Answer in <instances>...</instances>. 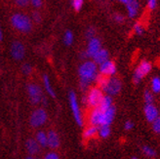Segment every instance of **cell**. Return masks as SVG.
Listing matches in <instances>:
<instances>
[{
    "label": "cell",
    "instance_id": "6da1fadb",
    "mask_svg": "<svg viewBox=\"0 0 160 159\" xmlns=\"http://www.w3.org/2000/svg\"><path fill=\"white\" fill-rule=\"evenodd\" d=\"M78 73L80 77V87L81 89H86L87 86L91 82L95 81L98 76L97 73V65L94 62H85L80 66L78 69Z\"/></svg>",
    "mask_w": 160,
    "mask_h": 159
},
{
    "label": "cell",
    "instance_id": "7a4b0ae2",
    "mask_svg": "<svg viewBox=\"0 0 160 159\" xmlns=\"http://www.w3.org/2000/svg\"><path fill=\"white\" fill-rule=\"evenodd\" d=\"M12 26L21 32H29L32 27L31 21L27 15L22 13H16L11 17Z\"/></svg>",
    "mask_w": 160,
    "mask_h": 159
},
{
    "label": "cell",
    "instance_id": "3957f363",
    "mask_svg": "<svg viewBox=\"0 0 160 159\" xmlns=\"http://www.w3.org/2000/svg\"><path fill=\"white\" fill-rule=\"evenodd\" d=\"M151 68H152V66L148 61H142L141 62V63L138 66V67L135 69V72L133 75V81L135 84H139L142 78L147 76L150 71Z\"/></svg>",
    "mask_w": 160,
    "mask_h": 159
},
{
    "label": "cell",
    "instance_id": "277c9868",
    "mask_svg": "<svg viewBox=\"0 0 160 159\" xmlns=\"http://www.w3.org/2000/svg\"><path fill=\"white\" fill-rule=\"evenodd\" d=\"M103 98V93L102 91L99 88V87H94L91 88L88 92V95L86 97L87 104L89 107L95 108L98 107L101 104V102Z\"/></svg>",
    "mask_w": 160,
    "mask_h": 159
},
{
    "label": "cell",
    "instance_id": "5b68a950",
    "mask_svg": "<svg viewBox=\"0 0 160 159\" xmlns=\"http://www.w3.org/2000/svg\"><path fill=\"white\" fill-rule=\"evenodd\" d=\"M121 88H122V84L120 79L116 77H109L108 83L102 91L108 93V96H115V95L119 94V92L121 91Z\"/></svg>",
    "mask_w": 160,
    "mask_h": 159
},
{
    "label": "cell",
    "instance_id": "8992f818",
    "mask_svg": "<svg viewBox=\"0 0 160 159\" xmlns=\"http://www.w3.org/2000/svg\"><path fill=\"white\" fill-rule=\"evenodd\" d=\"M47 121V112L43 108L35 109L30 115L29 123L32 127H40Z\"/></svg>",
    "mask_w": 160,
    "mask_h": 159
},
{
    "label": "cell",
    "instance_id": "52a82bcc",
    "mask_svg": "<svg viewBox=\"0 0 160 159\" xmlns=\"http://www.w3.org/2000/svg\"><path fill=\"white\" fill-rule=\"evenodd\" d=\"M28 93L29 101L32 105H37L39 102H41V101L43 100L41 88L36 84H29L28 86Z\"/></svg>",
    "mask_w": 160,
    "mask_h": 159
},
{
    "label": "cell",
    "instance_id": "ba28073f",
    "mask_svg": "<svg viewBox=\"0 0 160 159\" xmlns=\"http://www.w3.org/2000/svg\"><path fill=\"white\" fill-rule=\"evenodd\" d=\"M69 104H70L71 110H72L73 116L75 118L77 124L79 126H82L83 125V120H82L81 112H80V109H79V105L77 102L76 95H75L74 92H70L69 93Z\"/></svg>",
    "mask_w": 160,
    "mask_h": 159
},
{
    "label": "cell",
    "instance_id": "9c48e42d",
    "mask_svg": "<svg viewBox=\"0 0 160 159\" xmlns=\"http://www.w3.org/2000/svg\"><path fill=\"white\" fill-rule=\"evenodd\" d=\"M99 71L101 75L107 76V77H110L116 73V66L115 63L112 61H107L102 65H100V68Z\"/></svg>",
    "mask_w": 160,
    "mask_h": 159
},
{
    "label": "cell",
    "instance_id": "30bf717a",
    "mask_svg": "<svg viewBox=\"0 0 160 159\" xmlns=\"http://www.w3.org/2000/svg\"><path fill=\"white\" fill-rule=\"evenodd\" d=\"M103 112L105 111L101 110L99 107H95L91 111L89 116V122L91 126H102L103 124Z\"/></svg>",
    "mask_w": 160,
    "mask_h": 159
},
{
    "label": "cell",
    "instance_id": "8fae6325",
    "mask_svg": "<svg viewBox=\"0 0 160 159\" xmlns=\"http://www.w3.org/2000/svg\"><path fill=\"white\" fill-rule=\"evenodd\" d=\"M11 55L15 60H22L26 55V48L23 44L20 41L13 42V44L11 45Z\"/></svg>",
    "mask_w": 160,
    "mask_h": 159
},
{
    "label": "cell",
    "instance_id": "7c38bea8",
    "mask_svg": "<svg viewBox=\"0 0 160 159\" xmlns=\"http://www.w3.org/2000/svg\"><path fill=\"white\" fill-rule=\"evenodd\" d=\"M101 41L99 40L98 38H92L89 40V43H88V46H87V50L85 52L86 56L89 58H93L94 55L99 52L101 50Z\"/></svg>",
    "mask_w": 160,
    "mask_h": 159
},
{
    "label": "cell",
    "instance_id": "4fadbf2b",
    "mask_svg": "<svg viewBox=\"0 0 160 159\" xmlns=\"http://www.w3.org/2000/svg\"><path fill=\"white\" fill-rule=\"evenodd\" d=\"M143 113H145V117H146L147 120L150 123H152L159 116V110L153 104L152 105H146L145 108H143Z\"/></svg>",
    "mask_w": 160,
    "mask_h": 159
},
{
    "label": "cell",
    "instance_id": "5bb4252c",
    "mask_svg": "<svg viewBox=\"0 0 160 159\" xmlns=\"http://www.w3.org/2000/svg\"><path fill=\"white\" fill-rule=\"evenodd\" d=\"M47 146L52 149H56L60 147V138L55 131L51 130L47 134Z\"/></svg>",
    "mask_w": 160,
    "mask_h": 159
},
{
    "label": "cell",
    "instance_id": "9a60e30c",
    "mask_svg": "<svg viewBox=\"0 0 160 159\" xmlns=\"http://www.w3.org/2000/svg\"><path fill=\"white\" fill-rule=\"evenodd\" d=\"M127 7V12L128 16L130 18H135L138 15L139 9H140V4L137 0H130L129 2L126 4Z\"/></svg>",
    "mask_w": 160,
    "mask_h": 159
},
{
    "label": "cell",
    "instance_id": "2e32d148",
    "mask_svg": "<svg viewBox=\"0 0 160 159\" xmlns=\"http://www.w3.org/2000/svg\"><path fill=\"white\" fill-rule=\"evenodd\" d=\"M26 147L30 155H35L40 152V146L34 139H28L26 142Z\"/></svg>",
    "mask_w": 160,
    "mask_h": 159
},
{
    "label": "cell",
    "instance_id": "e0dca14e",
    "mask_svg": "<svg viewBox=\"0 0 160 159\" xmlns=\"http://www.w3.org/2000/svg\"><path fill=\"white\" fill-rule=\"evenodd\" d=\"M108 52L106 50V49H101L99 52H97L93 57V60H94V62L96 65H102L105 62L108 61Z\"/></svg>",
    "mask_w": 160,
    "mask_h": 159
},
{
    "label": "cell",
    "instance_id": "ac0fdd59",
    "mask_svg": "<svg viewBox=\"0 0 160 159\" xmlns=\"http://www.w3.org/2000/svg\"><path fill=\"white\" fill-rule=\"evenodd\" d=\"M114 116H115V107L112 106L103 112V124L102 125L110 126V124L112 123L114 119Z\"/></svg>",
    "mask_w": 160,
    "mask_h": 159
},
{
    "label": "cell",
    "instance_id": "d6986e66",
    "mask_svg": "<svg viewBox=\"0 0 160 159\" xmlns=\"http://www.w3.org/2000/svg\"><path fill=\"white\" fill-rule=\"evenodd\" d=\"M99 133V127L96 126H89L88 128H86L83 132V139L85 141L91 140L97 136V134Z\"/></svg>",
    "mask_w": 160,
    "mask_h": 159
},
{
    "label": "cell",
    "instance_id": "ffe728a7",
    "mask_svg": "<svg viewBox=\"0 0 160 159\" xmlns=\"http://www.w3.org/2000/svg\"><path fill=\"white\" fill-rule=\"evenodd\" d=\"M111 107H112V99H111V97L110 96H103L101 104L98 107L102 111H106L107 109H108Z\"/></svg>",
    "mask_w": 160,
    "mask_h": 159
},
{
    "label": "cell",
    "instance_id": "44dd1931",
    "mask_svg": "<svg viewBox=\"0 0 160 159\" xmlns=\"http://www.w3.org/2000/svg\"><path fill=\"white\" fill-rule=\"evenodd\" d=\"M150 88L151 92L154 94H160V77L155 76L151 79L150 82Z\"/></svg>",
    "mask_w": 160,
    "mask_h": 159
},
{
    "label": "cell",
    "instance_id": "7402d4cb",
    "mask_svg": "<svg viewBox=\"0 0 160 159\" xmlns=\"http://www.w3.org/2000/svg\"><path fill=\"white\" fill-rule=\"evenodd\" d=\"M36 142H38V145L42 147H47V134L39 131L36 134Z\"/></svg>",
    "mask_w": 160,
    "mask_h": 159
},
{
    "label": "cell",
    "instance_id": "603a6c76",
    "mask_svg": "<svg viewBox=\"0 0 160 159\" xmlns=\"http://www.w3.org/2000/svg\"><path fill=\"white\" fill-rule=\"evenodd\" d=\"M43 81H44L45 89H46V91L48 92V94H49L52 98H56V93H55L54 89L52 88V86H51V83H50V80H49V77H48L47 75H44V76H43Z\"/></svg>",
    "mask_w": 160,
    "mask_h": 159
},
{
    "label": "cell",
    "instance_id": "cb8c5ba5",
    "mask_svg": "<svg viewBox=\"0 0 160 159\" xmlns=\"http://www.w3.org/2000/svg\"><path fill=\"white\" fill-rule=\"evenodd\" d=\"M143 101H145V104L146 105H152L154 102V97H153V93L147 90L143 93Z\"/></svg>",
    "mask_w": 160,
    "mask_h": 159
},
{
    "label": "cell",
    "instance_id": "d4e9b609",
    "mask_svg": "<svg viewBox=\"0 0 160 159\" xmlns=\"http://www.w3.org/2000/svg\"><path fill=\"white\" fill-rule=\"evenodd\" d=\"M99 136L102 139H106L108 138L109 135H110V128L109 126H107V125H102V126H100L99 128Z\"/></svg>",
    "mask_w": 160,
    "mask_h": 159
},
{
    "label": "cell",
    "instance_id": "484cf974",
    "mask_svg": "<svg viewBox=\"0 0 160 159\" xmlns=\"http://www.w3.org/2000/svg\"><path fill=\"white\" fill-rule=\"evenodd\" d=\"M142 153L145 154L147 157H149V158H153L156 156V152L152 147H150L148 146L142 147Z\"/></svg>",
    "mask_w": 160,
    "mask_h": 159
},
{
    "label": "cell",
    "instance_id": "4316f807",
    "mask_svg": "<svg viewBox=\"0 0 160 159\" xmlns=\"http://www.w3.org/2000/svg\"><path fill=\"white\" fill-rule=\"evenodd\" d=\"M72 42H73V33L70 30L66 31L65 35H63V43L67 46H69L72 44Z\"/></svg>",
    "mask_w": 160,
    "mask_h": 159
},
{
    "label": "cell",
    "instance_id": "83f0119b",
    "mask_svg": "<svg viewBox=\"0 0 160 159\" xmlns=\"http://www.w3.org/2000/svg\"><path fill=\"white\" fill-rule=\"evenodd\" d=\"M83 3L84 0H71V5H72V8L76 12H79L82 9Z\"/></svg>",
    "mask_w": 160,
    "mask_h": 159
},
{
    "label": "cell",
    "instance_id": "f1b7e54d",
    "mask_svg": "<svg viewBox=\"0 0 160 159\" xmlns=\"http://www.w3.org/2000/svg\"><path fill=\"white\" fill-rule=\"evenodd\" d=\"M151 127H152V130L154 133L160 135V115L155 119L152 123H151Z\"/></svg>",
    "mask_w": 160,
    "mask_h": 159
},
{
    "label": "cell",
    "instance_id": "f546056e",
    "mask_svg": "<svg viewBox=\"0 0 160 159\" xmlns=\"http://www.w3.org/2000/svg\"><path fill=\"white\" fill-rule=\"evenodd\" d=\"M22 71L23 74L29 75L31 73V71H32V67H31V66L28 65V63H25V65L22 67Z\"/></svg>",
    "mask_w": 160,
    "mask_h": 159
},
{
    "label": "cell",
    "instance_id": "4dcf8cb0",
    "mask_svg": "<svg viewBox=\"0 0 160 159\" xmlns=\"http://www.w3.org/2000/svg\"><path fill=\"white\" fill-rule=\"evenodd\" d=\"M134 31H135V33L138 34V35H142L143 33V27L141 23H139V22L136 23V25L134 26Z\"/></svg>",
    "mask_w": 160,
    "mask_h": 159
},
{
    "label": "cell",
    "instance_id": "1f68e13d",
    "mask_svg": "<svg viewBox=\"0 0 160 159\" xmlns=\"http://www.w3.org/2000/svg\"><path fill=\"white\" fill-rule=\"evenodd\" d=\"M86 38H88L90 40V39L94 38L95 37V29L93 27H89L87 30H86V34H85Z\"/></svg>",
    "mask_w": 160,
    "mask_h": 159
},
{
    "label": "cell",
    "instance_id": "d6a6232c",
    "mask_svg": "<svg viewBox=\"0 0 160 159\" xmlns=\"http://www.w3.org/2000/svg\"><path fill=\"white\" fill-rule=\"evenodd\" d=\"M44 159H60V158H59V155L56 152H49L45 155Z\"/></svg>",
    "mask_w": 160,
    "mask_h": 159
},
{
    "label": "cell",
    "instance_id": "836d02e7",
    "mask_svg": "<svg viewBox=\"0 0 160 159\" xmlns=\"http://www.w3.org/2000/svg\"><path fill=\"white\" fill-rule=\"evenodd\" d=\"M133 127H134V124H133V122L130 121V120L126 121L125 124H124V128H125L126 131H130V130H132V129H133Z\"/></svg>",
    "mask_w": 160,
    "mask_h": 159
},
{
    "label": "cell",
    "instance_id": "e575fe53",
    "mask_svg": "<svg viewBox=\"0 0 160 159\" xmlns=\"http://www.w3.org/2000/svg\"><path fill=\"white\" fill-rule=\"evenodd\" d=\"M30 3L35 8H39L42 6V0H30Z\"/></svg>",
    "mask_w": 160,
    "mask_h": 159
},
{
    "label": "cell",
    "instance_id": "d590c367",
    "mask_svg": "<svg viewBox=\"0 0 160 159\" xmlns=\"http://www.w3.org/2000/svg\"><path fill=\"white\" fill-rule=\"evenodd\" d=\"M114 21H115L116 22L121 23V22H123V21H124V17H123L122 15H120V14H116V15H114Z\"/></svg>",
    "mask_w": 160,
    "mask_h": 159
},
{
    "label": "cell",
    "instance_id": "8d00e7d4",
    "mask_svg": "<svg viewBox=\"0 0 160 159\" xmlns=\"http://www.w3.org/2000/svg\"><path fill=\"white\" fill-rule=\"evenodd\" d=\"M15 2L17 5L21 6V7H23V6H27L28 3V0H15Z\"/></svg>",
    "mask_w": 160,
    "mask_h": 159
},
{
    "label": "cell",
    "instance_id": "74e56055",
    "mask_svg": "<svg viewBox=\"0 0 160 159\" xmlns=\"http://www.w3.org/2000/svg\"><path fill=\"white\" fill-rule=\"evenodd\" d=\"M156 4H157V0H148V7L149 9H154L156 7Z\"/></svg>",
    "mask_w": 160,
    "mask_h": 159
},
{
    "label": "cell",
    "instance_id": "f35d334b",
    "mask_svg": "<svg viewBox=\"0 0 160 159\" xmlns=\"http://www.w3.org/2000/svg\"><path fill=\"white\" fill-rule=\"evenodd\" d=\"M33 20H34V21H35L36 22H39L40 21H41V17H40L39 13L35 12V13L33 14Z\"/></svg>",
    "mask_w": 160,
    "mask_h": 159
},
{
    "label": "cell",
    "instance_id": "ab89813d",
    "mask_svg": "<svg viewBox=\"0 0 160 159\" xmlns=\"http://www.w3.org/2000/svg\"><path fill=\"white\" fill-rule=\"evenodd\" d=\"M3 39V33H2V29H1V25H0V40Z\"/></svg>",
    "mask_w": 160,
    "mask_h": 159
},
{
    "label": "cell",
    "instance_id": "60d3db41",
    "mask_svg": "<svg viewBox=\"0 0 160 159\" xmlns=\"http://www.w3.org/2000/svg\"><path fill=\"white\" fill-rule=\"evenodd\" d=\"M118 1H119V2H121V3H123V4H125V5H126V4H127L128 2H129V1H130V0H118Z\"/></svg>",
    "mask_w": 160,
    "mask_h": 159
},
{
    "label": "cell",
    "instance_id": "b9f144b4",
    "mask_svg": "<svg viewBox=\"0 0 160 159\" xmlns=\"http://www.w3.org/2000/svg\"><path fill=\"white\" fill-rule=\"evenodd\" d=\"M27 159H39V158H36V157H33V156H28Z\"/></svg>",
    "mask_w": 160,
    "mask_h": 159
},
{
    "label": "cell",
    "instance_id": "7bdbcfd3",
    "mask_svg": "<svg viewBox=\"0 0 160 159\" xmlns=\"http://www.w3.org/2000/svg\"><path fill=\"white\" fill-rule=\"evenodd\" d=\"M132 159H138V158H136V157H133Z\"/></svg>",
    "mask_w": 160,
    "mask_h": 159
}]
</instances>
